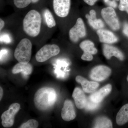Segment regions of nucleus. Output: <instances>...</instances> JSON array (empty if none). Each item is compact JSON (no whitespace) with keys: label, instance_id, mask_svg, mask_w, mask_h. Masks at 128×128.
<instances>
[{"label":"nucleus","instance_id":"f257e3e1","mask_svg":"<svg viewBox=\"0 0 128 128\" xmlns=\"http://www.w3.org/2000/svg\"><path fill=\"white\" fill-rule=\"evenodd\" d=\"M42 18L41 13L36 9L28 12L22 20V29L25 34L32 38L38 36L41 32Z\"/></svg>","mask_w":128,"mask_h":128},{"label":"nucleus","instance_id":"f03ea898","mask_svg":"<svg viewBox=\"0 0 128 128\" xmlns=\"http://www.w3.org/2000/svg\"><path fill=\"white\" fill-rule=\"evenodd\" d=\"M56 91L52 88L44 87L38 89L35 94L34 102L38 110L45 111L52 107L57 100Z\"/></svg>","mask_w":128,"mask_h":128},{"label":"nucleus","instance_id":"7ed1b4c3","mask_svg":"<svg viewBox=\"0 0 128 128\" xmlns=\"http://www.w3.org/2000/svg\"><path fill=\"white\" fill-rule=\"evenodd\" d=\"M32 43L27 38H22L16 47L14 56L18 62L27 64L29 63L32 56Z\"/></svg>","mask_w":128,"mask_h":128},{"label":"nucleus","instance_id":"20e7f679","mask_svg":"<svg viewBox=\"0 0 128 128\" xmlns=\"http://www.w3.org/2000/svg\"><path fill=\"white\" fill-rule=\"evenodd\" d=\"M60 52V49L57 44H45L37 52L35 58L38 62H45L50 58L58 55Z\"/></svg>","mask_w":128,"mask_h":128},{"label":"nucleus","instance_id":"39448f33","mask_svg":"<svg viewBox=\"0 0 128 128\" xmlns=\"http://www.w3.org/2000/svg\"><path fill=\"white\" fill-rule=\"evenodd\" d=\"M51 6L55 16L65 18L68 15L71 6V0H50Z\"/></svg>","mask_w":128,"mask_h":128},{"label":"nucleus","instance_id":"423d86ee","mask_svg":"<svg viewBox=\"0 0 128 128\" xmlns=\"http://www.w3.org/2000/svg\"><path fill=\"white\" fill-rule=\"evenodd\" d=\"M86 35V31L84 22L82 18H79L69 31V38L72 42L76 43Z\"/></svg>","mask_w":128,"mask_h":128},{"label":"nucleus","instance_id":"0eeeda50","mask_svg":"<svg viewBox=\"0 0 128 128\" xmlns=\"http://www.w3.org/2000/svg\"><path fill=\"white\" fill-rule=\"evenodd\" d=\"M101 15L105 22L112 29L119 30L120 24L114 8L108 6L103 8L101 11Z\"/></svg>","mask_w":128,"mask_h":128},{"label":"nucleus","instance_id":"6e6552de","mask_svg":"<svg viewBox=\"0 0 128 128\" xmlns=\"http://www.w3.org/2000/svg\"><path fill=\"white\" fill-rule=\"evenodd\" d=\"M20 106L18 103L12 104L9 109L2 113L1 116L2 124L4 128L12 127L14 123V117L19 111Z\"/></svg>","mask_w":128,"mask_h":128},{"label":"nucleus","instance_id":"1a4fd4ad","mask_svg":"<svg viewBox=\"0 0 128 128\" xmlns=\"http://www.w3.org/2000/svg\"><path fill=\"white\" fill-rule=\"evenodd\" d=\"M111 72L112 70L109 67L105 66H98L92 70L90 76L94 80L102 81L109 77Z\"/></svg>","mask_w":128,"mask_h":128},{"label":"nucleus","instance_id":"9d476101","mask_svg":"<svg viewBox=\"0 0 128 128\" xmlns=\"http://www.w3.org/2000/svg\"><path fill=\"white\" fill-rule=\"evenodd\" d=\"M61 116L62 119L66 121H71L75 118V110L71 101L66 100L65 101L62 109Z\"/></svg>","mask_w":128,"mask_h":128},{"label":"nucleus","instance_id":"9b49d317","mask_svg":"<svg viewBox=\"0 0 128 128\" xmlns=\"http://www.w3.org/2000/svg\"><path fill=\"white\" fill-rule=\"evenodd\" d=\"M76 82L81 84L83 91L86 93H93L99 86L98 82L89 81L81 76H76Z\"/></svg>","mask_w":128,"mask_h":128},{"label":"nucleus","instance_id":"f8f14e48","mask_svg":"<svg viewBox=\"0 0 128 128\" xmlns=\"http://www.w3.org/2000/svg\"><path fill=\"white\" fill-rule=\"evenodd\" d=\"M112 89V86L110 84L106 85L92 94L89 97V99L96 103H99L110 93Z\"/></svg>","mask_w":128,"mask_h":128},{"label":"nucleus","instance_id":"ddd939ff","mask_svg":"<svg viewBox=\"0 0 128 128\" xmlns=\"http://www.w3.org/2000/svg\"><path fill=\"white\" fill-rule=\"evenodd\" d=\"M97 33L101 42L108 44L114 43L118 40L114 34L109 30L101 28L98 30Z\"/></svg>","mask_w":128,"mask_h":128},{"label":"nucleus","instance_id":"4468645a","mask_svg":"<svg viewBox=\"0 0 128 128\" xmlns=\"http://www.w3.org/2000/svg\"><path fill=\"white\" fill-rule=\"evenodd\" d=\"M72 97L74 98L76 106L78 108L82 109L85 108L87 100L82 90L79 88H75L72 94Z\"/></svg>","mask_w":128,"mask_h":128},{"label":"nucleus","instance_id":"2eb2a0df","mask_svg":"<svg viewBox=\"0 0 128 128\" xmlns=\"http://www.w3.org/2000/svg\"><path fill=\"white\" fill-rule=\"evenodd\" d=\"M103 51L104 56L108 59H110L112 56L117 57L121 60L124 59L122 52L114 46L105 44L103 46Z\"/></svg>","mask_w":128,"mask_h":128},{"label":"nucleus","instance_id":"dca6fc26","mask_svg":"<svg viewBox=\"0 0 128 128\" xmlns=\"http://www.w3.org/2000/svg\"><path fill=\"white\" fill-rule=\"evenodd\" d=\"M86 16L88 20L89 25L94 29L98 30L104 26V24L102 20L97 18L96 12L94 10H91L89 12V14H86Z\"/></svg>","mask_w":128,"mask_h":128},{"label":"nucleus","instance_id":"f3484780","mask_svg":"<svg viewBox=\"0 0 128 128\" xmlns=\"http://www.w3.org/2000/svg\"><path fill=\"white\" fill-rule=\"evenodd\" d=\"M32 66L30 63L22 64L18 62L14 66L12 70V73L14 74L22 72L25 75H28L32 72Z\"/></svg>","mask_w":128,"mask_h":128},{"label":"nucleus","instance_id":"a211bd4d","mask_svg":"<svg viewBox=\"0 0 128 128\" xmlns=\"http://www.w3.org/2000/svg\"><path fill=\"white\" fill-rule=\"evenodd\" d=\"M42 17L44 23L48 28H52L56 25V21L51 11L48 8H44L42 10Z\"/></svg>","mask_w":128,"mask_h":128},{"label":"nucleus","instance_id":"6ab92c4d","mask_svg":"<svg viewBox=\"0 0 128 128\" xmlns=\"http://www.w3.org/2000/svg\"><path fill=\"white\" fill-rule=\"evenodd\" d=\"M116 122L119 126L124 125L128 122V104L120 108L117 114Z\"/></svg>","mask_w":128,"mask_h":128},{"label":"nucleus","instance_id":"aec40b11","mask_svg":"<svg viewBox=\"0 0 128 128\" xmlns=\"http://www.w3.org/2000/svg\"><path fill=\"white\" fill-rule=\"evenodd\" d=\"M80 46L84 52L89 53L92 55L97 53V50L94 47V44L90 40L82 41L80 43Z\"/></svg>","mask_w":128,"mask_h":128},{"label":"nucleus","instance_id":"412c9836","mask_svg":"<svg viewBox=\"0 0 128 128\" xmlns=\"http://www.w3.org/2000/svg\"><path fill=\"white\" fill-rule=\"evenodd\" d=\"M94 128H112V121L105 117H100L96 120L94 124Z\"/></svg>","mask_w":128,"mask_h":128},{"label":"nucleus","instance_id":"4be33fe9","mask_svg":"<svg viewBox=\"0 0 128 128\" xmlns=\"http://www.w3.org/2000/svg\"><path fill=\"white\" fill-rule=\"evenodd\" d=\"M12 2L17 9H25L32 4L31 0H12Z\"/></svg>","mask_w":128,"mask_h":128},{"label":"nucleus","instance_id":"5701e85b","mask_svg":"<svg viewBox=\"0 0 128 128\" xmlns=\"http://www.w3.org/2000/svg\"><path fill=\"white\" fill-rule=\"evenodd\" d=\"M38 123L35 120H29L24 123L19 127L20 128H37L38 127Z\"/></svg>","mask_w":128,"mask_h":128},{"label":"nucleus","instance_id":"b1692460","mask_svg":"<svg viewBox=\"0 0 128 128\" xmlns=\"http://www.w3.org/2000/svg\"><path fill=\"white\" fill-rule=\"evenodd\" d=\"M98 106L99 103H96L89 99V100H87L85 108L88 110H92L96 109Z\"/></svg>","mask_w":128,"mask_h":128},{"label":"nucleus","instance_id":"393cba45","mask_svg":"<svg viewBox=\"0 0 128 128\" xmlns=\"http://www.w3.org/2000/svg\"><path fill=\"white\" fill-rule=\"evenodd\" d=\"M118 8L120 10L125 11L128 13V0H120Z\"/></svg>","mask_w":128,"mask_h":128},{"label":"nucleus","instance_id":"a878e982","mask_svg":"<svg viewBox=\"0 0 128 128\" xmlns=\"http://www.w3.org/2000/svg\"><path fill=\"white\" fill-rule=\"evenodd\" d=\"M81 59L84 60L91 61L93 59V56L92 54L89 53L84 52L82 56Z\"/></svg>","mask_w":128,"mask_h":128},{"label":"nucleus","instance_id":"bb28decb","mask_svg":"<svg viewBox=\"0 0 128 128\" xmlns=\"http://www.w3.org/2000/svg\"><path fill=\"white\" fill-rule=\"evenodd\" d=\"M123 33L124 34L128 37V24L126 23L124 24V25L123 30Z\"/></svg>","mask_w":128,"mask_h":128},{"label":"nucleus","instance_id":"cd10ccee","mask_svg":"<svg viewBox=\"0 0 128 128\" xmlns=\"http://www.w3.org/2000/svg\"><path fill=\"white\" fill-rule=\"evenodd\" d=\"M97 0H83L86 3L90 6L94 5Z\"/></svg>","mask_w":128,"mask_h":128},{"label":"nucleus","instance_id":"c85d7f7f","mask_svg":"<svg viewBox=\"0 0 128 128\" xmlns=\"http://www.w3.org/2000/svg\"><path fill=\"white\" fill-rule=\"evenodd\" d=\"M5 25L4 21L1 18H0V32H1Z\"/></svg>","mask_w":128,"mask_h":128},{"label":"nucleus","instance_id":"c756f323","mask_svg":"<svg viewBox=\"0 0 128 128\" xmlns=\"http://www.w3.org/2000/svg\"><path fill=\"white\" fill-rule=\"evenodd\" d=\"M42 0H31L32 4L33 5L37 4L40 2H41Z\"/></svg>","mask_w":128,"mask_h":128},{"label":"nucleus","instance_id":"7c9ffc66","mask_svg":"<svg viewBox=\"0 0 128 128\" xmlns=\"http://www.w3.org/2000/svg\"><path fill=\"white\" fill-rule=\"evenodd\" d=\"M3 90L1 87H0V100H1L3 96Z\"/></svg>","mask_w":128,"mask_h":128},{"label":"nucleus","instance_id":"2f4dec72","mask_svg":"<svg viewBox=\"0 0 128 128\" xmlns=\"http://www.w3.org/2000/svg\"><path fill=\"white\" fill-rule=\"evenodd\" d=\"M104 0V2H105V3H106V2H107L108 0Z\"/></svg>","mask_w":128,"mask_h":128},{"label":"nucleus","instance_id":"473e14b6","mask_svg":"<svg viewBox=\"0 0 128 128\" xmlns=\"http://www.w3.org/2000/svg\"><path fill=\"white\" fill-rule=\"evenodd\" d=\"M127 80H128V76H127Z\"/></svg>","mask_w":128,"mask_h":128},{"label":"nucleus","instance_id":"72a5a7b5","mask_svg":"<svg viewBox=\"0 0 128 128\" xmlns=\"http://www.w3.org/2000/svg\"></svg>","mask_w":128,"mask_h":128}]
</instances>
